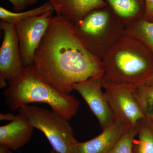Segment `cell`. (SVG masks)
<instances>
[{"label": "cell", "instance_id": "cell-1", "mask_svg": "<svg viewBox=\"0 0 153 153\" xmlns=\"http://www.w3.org/2000/svg\"><path fill=\"white\" fill-rule=\"evenodd\" d=\"M33 65L44 81L66 95L76 83L104 75L102 60L86 48L74 25L57 15L51 19Z\"/></svg>", "mask_w": 153, "mask_h": 153}, {"label": "cell", "instance_id": "cell-2", "mask_svg": "<svg viewBox=\"0 0 153 153\" xmlns=\"http://www.w3.org/2000/svg\"><path fill=\"white\" fill-rule=\"evenodd\" d=\"M108 82L137 87L153 74V52L145 43L125 35L102 60Z\"/></svg>", "mask_w": 153, "mask_h": 153}, {"label": "cell", "instance_id": "cell-3", "mask_svg": "<svg viewBox=\"0 0 153 153\" xmlns=\"http://www.w3.org/2000/svg\"><path fill=\"white\" fill-rule=\"evenodd\" d=\"M8 84L4 92V103L12 110L33 102H43L70 120L79 108V102L75 97L61 93L44 81L33 65L24 67L19 76Z\"/></svg>", "mask_w": 153, "mask_h": 153}, {"label": "cell", "instance_id": "cell-4", "mask_svg": "<svg viewBox=\"0 0 153 153\" xmlns=\"http://www.w3.org/2000/svg\"><path fill=\"white\" fill-rule=\"evenodd\" d=\"M74 27L88 49L101 60L125 35L124 24L108 5L91 11Z\"/></svg>", "mask_w": 153, "mask_h": 153}, {"label": "cell", "instance_id": "cell-5", "mask_svg": "<svg viewBox=\"0 0 153 153\" xmlns=\"http://www.w3.org/2000/svg\"><path fill=\"white\" fill-rule=\"evenodd\" d=\"M19 113L34 128L47 137L57 153H71V147L77 142L68 120L54 111L34 105H26Z\"/></svg>", "mask_w": 153, "mask_h": 153}, {"label": "cell", "instance_id": "cell-6", "mask_svg": "<svg viewBox=\"0 0 153 153\" xmlns=\"http://www.w3.org/2000/svg\"><path fill=\"white\" fill-rule=\"evenodd\" d=\"M136 87L108 82L104 76L105 94L115 119L131 126H137L139 121L145 117L134 97Z\"/></svg>", "mask_w": 153, "mask_h": 153}, {"label": "cell", "instance_id": "cell-7", "mask_svg": "<svg viewBox=\"0 0 153 153\" xmlns=\"http://www.w3.org/2000/svg\"><path fill=\"white\" fill-rule=\"evenodd\" d=\"M54 11H49L15 25L24 67L33 65L35 52L48 29Z\"/></svg>", "mask_w": 153, "mask_h": 153}, {"label": "cell", "instance_id": "cell-8", "mask_svg": "<svg viewBox=\"0 0 153 153\" xmlns=\"http://www.w3.org/2000/svg\"><path fill=\"white\" fill-rule=\"evenodd\" d=\"M0 29L4 38L0 48V88L7 86L22 72L24 66L19 49V41L14 25L1 20Z\"/></svg>", "mask_w": 153, "mask_h": 153}, {"label": "cell", "instance_id": "cell-9", "mask_svg": "<svg viewBox=\"0 0 153 153\" xmlns=\"http://www.w3.org/2000/svg\"><path fill=\"white\" fill-rule=\"evenodd\" d=\"M103 79L104 76L91 78L73 86V90L81 95L98 120L102 130L115 120L105 94L102 90Z\"/></svg>", "mask_w": 153, "mask_h": 153}, {"label": "cell", "instance_id": "cell-10", "mask_svg": "<svg viewBox=\"0 0 153 153\" xmlns=\"http://www.w3.org/2000/svg\"><path fill=\"white\" fill-rule=\"evenodd\" d=\"M130 126L120 120L115 119L94 138L74 144L71 147V153H108Z\"/></svg>", "mask_w": 153, "mask_h": 153}, {"label": "cell", "instance_id": "cell-11", "mask_svg": "<svg viewBox=\"0 0 153 153\" xmlns=\"http://www.w3.org/2000/svg\"><path fill=\"white\" fill-rule=\"evenodd\" d=\"M57 16L75 25L91 11L107 5L104 0H47Z\"/></svg>", "mask_w": 153, "mask_h": 153}, {"label": "cell", "instance_id": "cell-12", "mask_svg": "<svg viewBox=\"0 0 153 153\" xmlns=\"http://www.w3.org/2000/svg\"><path fill=\"white\" fill-rule=\"evenodd\" d=\"M34 128L19 113L13 121L0 127V145L17 150L30 141Z\"/></svg>", "mask_w": 153, "mask_h": 153}, {"label": "cell", "instance_id": "cell-13", "mask_svg": "<svg viewBox=\"0 0 153 153\" xmlns=\"http://www.w3.org/2000/svg\"><path fill=\"white\" fill-rule=\"evenodd\" d=\"M125 25L133 20L144 17L145 0H104Z\"/></svg>", "mask_w": 153, "mask_h": 153}, {"label": "cell", "instance_id": "cell-14", "mask_svg": "<svg viewBox=\"0 0 153 153\" xmlns=\"http://www.w3.org/2000/svg\"><path fill=\"white\" fill-rule=\"evenodd\" d=\"M124 33L139 39L153 52V22L143 17L134 19L125 25Z\"/></svg>", "mask_w": 153, "mask_h": 153}, {"label": "cell", "instance_id": "cell-15", "mask_svg": "<svg viewBox=\"0 0 153 153\" xmlns=\"http://www.w3.org/2000/svg\"><path fill=\"white\" fill-rule=\"evenodd\" d=\"M137 127L138 138L134 140L133 153H153V121L145 117Z\"/></svg>", "mask_w": 153, "mask_h": 153}, {"label": "cell", "instance_id": "cell-16", "mask_svg": "<svg viewBox=\"0 0 153 153\" xmlns=\"http://www.w3.org/2000/svg\"><path fill=\"white\" fill-rule=\"evenodd\" d=\"M50 11H54L53 6L49 1L36 8L22 12H13L0 7V19L8 24L15 25L19 22L33 17L41 16Z\"/></svg>", "mask_w": 153, "mask_h": 153}, {"label": "cell", "instance_id": "cell-17", "mask_svg": "<svg viewBox=\"0 0 153 153\" xmlns=\"http://www.w3.org/2000/svg\"><path fill=\"white\" fill-rule=\"evenodd\" d=\"M137 134V126H130L122 135L108 153H133L134 140Z\"/></svg>", "mask_w": 153, "mask_h": 153}, {"label": "cell", "instance_id": "cell-18", "mask_svg": "<svg viewBox=\"0 0 153 153\" xmlns=\"http://www.w3.org/2000/svg\"><path fill=\"white\" fill-rule=\"evenodd\" d=\"M12 4L14 10L20 12L27 8L28 6L33 5L38 0H7Z\"/></svg>", "mask_w": 153, "mask_h": 153}, {"label": "cell", "instance_id": "cell-19", "mask_svg": "<svg viewBox=\"0 0 153 153\" xmlns=\"http://www.w3.org/2000/svg\"><path fill=\"white\" fill-rule=\"evenodd\" d=\"M146 12L144 18L149 21L152 22L153 18V0H145Z\"/></svg>", "mask_w": 153, "mask_h": 153}, {"label": "cell", "instance_id": "cell-20", "mask_svg": "<svg viewBox=\"0 0 153 153\" xmlns=\"http://www.w3.org/2000/svg\"><path fill=\"white\" fill-rule=\"evenodd\" d=\"M16 116L13 114L9 113H1L0 114V120H8L12 122L16 118Z\"/></svg>", "mask_w": 153, "mask_h": 153}, {"label": "cell", "instance_id": "cell-21", "mask_svg": "<svg viewBox=\"0 0 153 153\" xmlns=\"http://www.w3.org/2000/svg\"><path fill=\"white\" fill-rule=\"evenodd\" d=\"M145 86L147 93L148 94V95L149 96L150 98H151L153 105V88L149 87V86H147V85H145ZM152 121H153V115L152 119Z\"/></svg>", "mask_w": 153, "mask_h": 153}, {"label": "cell", "instance_id": "cell-22", "mask_svg": "<svg viewBox=\"0 0 153 153\" xmlns=\"http://www.w3.org/2000/svg\"><path fill=\"white\" fill-rule=\"evenodd\" d=\"M145 85L153 88V74L145 82Z\"/></svg>", "mask_w": 153, "mask_h": 153}, {"label": "cell", "instance_id": "cell-23", "mask_svg": "<svg viewBox=\"0 0 153 153\" xmlns=\"http://www.w3.org/2000/svg\"><path fill=\"white\" fill-rule=\"evenodd\" d=\"M10 149L5 146L0 145V153H9Z\"/></svg>", "mask_w": 153, "mask_h": 153}, {"label": "cell", "instance_id": "cell-24", "mask_svg": "<svg viewBox=\"0 0 153 153\" xmlns=\"http://www.w3.org/2000/svg\"><path fill=\"white\" fill-rule=\"evenodd\" d=\"M9 153H12V152H10H10H9ZM50 153H55V151L54 150L52 151Z\"/></svg>", "mask_w": 153, "mask_h": 153}, {"label": "cell", "instance_id": "cell-25", "mask_svg": "<svg viewBox=\"0 0 153 153\" xmlns=\"http://www.w3.org/2000/svg\"><path fill=\"white\" fill-rule=\"evenodd\" d=\"M152 22H153V18L152 21Z\"/></svg>", "mask_w": 153, "mask_h": 153}, {"label": "cell", "instance_id": "cell-26", "mask_svg": "<svg viewBox=\"0 0 153 153\" xmlns=\"http://www.w3.org/2000/svg\"><path fill=\"white\" fill-rule=\"evenodd\" d=\"M55 153H57V152H55Z\"/></svg>", "mask_w": 153, "mask_h": 153}]
</instances>
